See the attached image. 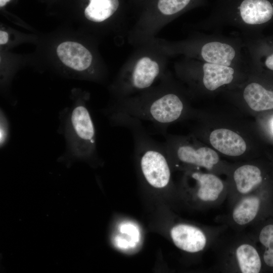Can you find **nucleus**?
<instances>
[{
  "mask_svg": "<svg viewBox=\"0 0 273 273\" xmlns=\"http://www.w3.org/2000/svg\"><path fill=\"white\" fill-rule=\"evenodd\" d=\"M273 18L270 0H215L204 27L217 32L226 27L239 30L243 38L254 36L256 28Z\"/></svg>",
  "mask_w": 273,
  "mask_h": 273,
  "instance_id": "f257e3e1",
  "label": "nucleus"
},
{
  "mask_svg": "<svg viewBox=\"0 0 273 273\" xmlns=\"http://www.w3.org/2000/svg\"><path fill=\"white\" fill-rule=\"evenodd\" d=\"M188 110L180 95L168 92L124 100L108 107L105 113L120 112L141 121H149L165 134L167 127L184 117Z\"/></svg>",
  "mask_w": 273,
  "mask_h": 273,
  "instance_id": "f03ea898",
  "label": "nucleus"
},
{
  "mask_svg": "<svg viewBox=\"0 0 273 273\" xmlns=\"http://www.w3.org/2000/svg\"><path fill=\"white\" fill-rule=\"evenodd\" d=\"M60 116V129L66 142L63 159L88 161L96 157V128L85 103H75L66 108Z\"/></svg>",
  "mask_w": 273,
  "mask_h": 273,
  "instance_id": "7ed1b4c3",
  "label": "nucleus"
},
{
  "mask_svg": "<svg viewBox=\"0 0 273 273\" xmlns=\"http://www.w3.org/2000/svg\"><path fill=\"white\" fill-rule=\"evenodd\" d=\"M163 143L169 158L176 165L190 169H204L217 174H227L230 166L220 160L217 152L208 147L200 146L190 138L165 134Z\"/></svg>",
  "mask_w": 273,
  "mask_h": 273,
  "instance_id": "20e7f679",
  "label": "nucleus"
},
{
  "mask_svg": "<svg viewBox=\"0 0 273 273\" xmlns=\"http://www.w3.org/2000/svg\"><path fill=\"white\" fill-rule=\"evenodd\" d=\"M263 264L251 234H239L220 244L216 268L224 272L259 273Z\"/></svg>",
  "mask_w": 273,
  "mask_h": 273,
  "instance_id": "39448f33",
  "label": "nucleus"
},
{
  "mask_svg": "<svg viewBox=\"0 0 273 273\" xmlns=\"http://www.w3.org/2000/svg\"><path fill=\"white\" fill-rule=\"evenodd\" d=\"M184 186L192 199L200 207L218 206L227 199L226 182L214 173L188 170L184 176Z\"/></svg>",
  "mask_w": 273,
  "mask_h": 273,
  "instance_id": "423d86ee",
  "label": "nucleus"
},
{
  "mask_svg": "<svg viewBox=\"0 0 273 273\" xmlns=\"http://www.w3.org/2000/svg\"><path fill=\"white\" fill-rule=\"evenodd\" d=\"M227 226L201 228L191 224L179 223L171 230L170 236L174 245L190 253L201 252L218 242Z\"/></svg>",
  "mask_w": 273,
  "mask_h": 273,
  "instance_id": "0eeeda50",
  "label": "nucleus"
},
{
  "mask_svg": "<svg viewBox=\"0 0 273 273\" xmlns=\"http://www.w3.org/2000/svg\"><path fill=\"white\" fill-rule=\"evenodd\" d=\"M268 193L261 189L239 198L229 207L224 224L237 231L255 224L263 212Z\"/></svg>",
  "mask_w": 273,
  "mask_h": 273,
  "instance_id": "6e6552de",
  "label": "nucleus"
},
{
  "mask_svg": "<svg viewBox=\"0 0 273 273\" xmlns=\"http://www.w3.org/2000/svg\"><path fill=\"white\" fill-rule=\"evenodd\" d=\"M227 174V199L231 206L241 197L262 188L263 175L257 165L246 163L232 167Z\"/></svg>",
  "mask_w": 273,
  "mask_h": 273,
  "instance_id": "1a4fd4ad",
  "label": "nucleus"
},
{
  "mask_svg": "<svg viewBox=\"0 0 273 273\" xmlns=\"http://www.w3.org/2000/svg\"><path fill=\"white\" fill-rule=\"evenodd\" d=\"M196 78L205 90L214 92L243 83L247 78L244 69L202 61L198 66Z\"/></svg>",
  "mask_w": 273,
  "mask_h": 273,
  "instance_id": "9d476101",
  "label": "nucleus"
},
{
  "mask_svg": "<svg viewBox=\"0 0 273 273\" xmlns=\"http://www.w3.org/2000/svg\"><path fill=\"white\" fill-rule=\"evenodd\" d=\"M209 140L213 148L227 156H241L247 149L244 139L230 129L220 128L213 130L209 135Z\"/></svg>",
  "mask_w": 273,
  "mask_h": 273,
  "instance_id": "9b49d317",
  "label": "nucleus"
},
{
  "mask_svg": "<svg viewBox=\"0 0 273 273\" xmlns=\"http://www.w3.org/2000/svg\"><path fill=\"white\" fill-rule=\"evenodd\" d=\"M244 83L241 90L242 97L251 109L258 112L273 109V90L251 79L249 73Z\"/></svg>",
  "mask_w": 273,
  "mask_h": 273,
  "instance_id": "f8f14e48",
  "label": "nucleus"
},
{
  "mask_svg": "<svg viewBox=\"0 0 273 273\" xmlns=\"http://www.w3.org/2000/svg\"><path fill=\"white\" fill-rule=\"evenodd\" d=\"M57 53L65 65L76 71L86 69L92 61V56L89 51L76 42L61 43L57 49Z\"/></svg>",
  "mask_w": 273,
  "mask_h": 273,
  "instance_id": "ddd939ff",
  "label": "nucleus"
},
{
  "mask_svg": "<svg viewBox=\"0 0 273 273\" xmlns=\"http://www.w3.org/2000/svg\"><path fill=\"white\" fill-rule=\"evenodd\" d=\"M158 64L148 57L140 59L130 75L131 88L143 89L150 87L159 74Z\"/></svg>",
  "mask_w": 273,
  "mask_h": 273,
  "instance_id": "4468645a",
  "label": "nucleus"
},
{
  "mask_svg": "<svg viewBox=\"0 0 273 273\" xmlns=\"http://www.w3.org/2000/svg\"><path fill=\"white\" fill-rule=\"evenodd\" d=\"M118 6V0H89L84 15L90 21L102 22L112 16Z\"/></svg>",
  "mask_w": 273,
  "mask_h": 273,
  "instance_id": "2eb2a0df",
  "label": "nucleus"
},
{
  "mask_svg": "<svg viewBox=\"0 0 273 273\" xmlns=\"http://www.w3.org/2000/svg\"><path fill=\"white\" fill-rule=\"evenodd\" d=\"M252 236L264 248L261 254L264 264L273 268V222L262 225Z\"/></svg>",
  "mask_w": 273,
  "mask_h": 273,
  "instance_id": "dca6fc26",
  "label": "nucleus"
},
{
  "mask_svg": "<svg viewBox=\"0 0 273 273\" xmlns=\"http://www.w3.org/2000/svg\"><path fill=\"white\" fill-rule=\"evenodd\" d=\"M192 0H159L158 7L166 15L178 13L189 5Z\"/></svg>",
  "mask_w": 273,
  "mask_h": 273,
  "instance_id": "f3484780",
  "label": "nucleus"
},
{
  "mask_svg": "<svg viewBox=\"0 0 273 273\" xmlns=\"http://www.w3.org/2000/svg\"><path fill=\"white\" fill-rule=\"evenodd\" d=\"M248 65L251 63L262 60L257 64H256L249 68V71L251 69L254 68L260 64L263 66L268 70L273 71V51L269 54H266L265 55L254 56L248 57Z\"/></svg>",
  "mask_w": 273,
  "mask_h": 273,
  "instance_id": "a211bd4d",
  "label": "nucleus"
},
{
  "mask_svg": "<svg viewBox=\"0 0 273 273\" xmlns=\"http://www.w3.org/2000/svg\"><path fill=\"white\" fill-rule=\"evenodd\" d=\"M9 125L7 117L4 112H1V126H0V144L1 147L5 146L9 138Z\"/></svg>",
  "mask_w": 273,
  "mask_h": 273,
  "instance_id": "6ab92c4d",
  "label": "nucleus"
},
{
  "mask_svg": "<svg viewBox=\"0 0 273 273\" xmlns=\"http://www.w3.org/2000/svg\"><path fill=\"white\" fill-rule=\"evenodd\" d=\"M8 40V34L4 31H0V44H4L7 42Z\"/></svg>",
  "mask_w": 273,
  "mask_h": 273,
  "instance_id": "aec40b11",
  "label": "nucleus"
},
{
  "mask_svg": "<svg viewBox=\"0 0 273 273\" xmlns=\"http://www.w3.org/2000/svg\"><path fill=\"white\" fill-rule=\"evenodd\" d=\"M11 0H0V7H4Z\"/></svg>",
  "mask_w": 273,
  "mask_h": 273,
  "instance_id": "412c9836",
  "label": "nucleus"
},
{
  "mask_svg": "<svg viewBox=\"0 0 273 273\" xmlns=\"http://www.w3.org/2000/svg\"><path fill=\"white\" fill-rule=\"evenodd\" d=\"M271 128L272 131H273V119L272 120L271 122Z\"/></svg>",
  "mask_w": 273,
  "mask_h": 273,
  "instance_id": "4be33fe9",
  "label": "nucleus"
}]
</instances>
